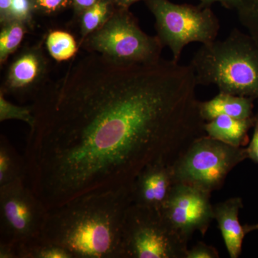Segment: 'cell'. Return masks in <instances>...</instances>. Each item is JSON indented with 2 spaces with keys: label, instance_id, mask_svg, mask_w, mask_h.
Here are the masks:
<instances>
[{
  "label": "cell",
  "instance_id": "6da1fadb",
  "mask_svg": "<svg viewBox=\"0 0 258 258\" xmlns=\"http://www.w3.org/2000/svg\"><path fill=\"white\" fill-rule=\"evenodd\" d=\"M192 68L122 63L91 52L34 99L26 181L47 210L95 190L131 185L146 166L172 164L205 134Z\"/></svg>",
  "mask_w": 258,
  "mask_h": 258
},
{
  "label": "cell",
  "instance_id": "7a4b0ae2",
  "mask_svg": "<svg viewBox=\"0 0 258 258\" xmlns=\"http://www.w3.org/2000/svg\"><path fill=\"white\" fill-rule=\"evenodd\" d=\"M132 204V184L83 194L48 210L42 237L74 258H122V227Z\"/></svg>",
  "mask_w": 258,
  "mask_h": 258
},
{
  "label": "cell",
  "instance_id": "3957f363",
  "mask_svg": "<svg viewBox=\"0 0 258 258\" xmlns=\"http://www.w3.org/2000/svg\"><path fill=\"white\" fill-rule=\"evenodd\" d=\"M189 64L198 85L258 99V42L248 32L234 28L223 40L203 44Z\"/></svg>",
  "mask_w": 258,
  "mask_h": 258
},
{
  "label": "cell",
  "instance_id": "277c9868",
  "mask_svg": "<svg viewBox=\"0 0 258 258\" xmlns=\"http://www.w3.org/2000/svg\"><path fill=\"white\" fill-rule=\"evenodd\" d=\"M246 159V148L232 147L203 134L173 161L174 181L212 193L220 189L230 171Z\"/></svg>",
  "mask_w": 258,
  "mask_h": 258
},
{
  "label": "cell",
  "instance_id": "5b68a950",
  "mask_svg": "<svg viewBox=\"0 0 258 258\" xmlns=\"http://www.w3.org/2000/svg\"><path fill=\"white\" fill-rule=\"evenodd\" d=\"M146 4L155 18L157 36L164 47H169L175 62L191 42L203 45L216 40L220 22L211 8L169 0H146Z\"/></svg>",
  "mask_w": 258,
  "mask_h": 258
},
{
  "label": "cell",
  "instance_id": "8992f818",
  "mask_svg": "<svg viewBox=\"0 0 258 258\" xmlns=\"http://www.w3.org/2000/svg\"><path fill=\"white\" fill-rule=\"evenodd\" d=\"M187 243L160 211L129 206L122 227V258H186Z\"/></svg>",
  "mask_w": 258,
  "mask_h": 258
},
{
  "label": "cell",
  "instance_id": "52a82bcc",
  "mask_svg": "<svg viewBox=\"0 0 258 258\" xmlns=\"http://www.w3.org/2000/svg\"><path fill=\"white\" fill-rule=\"evenodd\" d=\"M83 42L90 52L122 63L154 62L161 58L164 47L159 37L142 31L137 20L125 8L114 10L105 25Z\"/></svg>",
  "mask_w": 258,
  "mask_h": 258
},
{
  "label": "cell",
  "instance_id": "ba28073f",
  "mask_svg": "<svg viewBox=\"0 0 258 258\" xmlns=\"http://www.w3.org/2000/svg\"><path fill=\"white\" fill-rule=\"evenodd\" d=\"M45 205L20 179L0 186V242L21 244L42 237Z\"/></svg>",
  "mask_w": 258,
  "mask_h": 258
},
{
  "label": "cell",
  "instance_id": "9c48e42d",
  "mask_svg": "<svg viewBox=\"0 0 258 258\" xmlns=\"http://www.w3.org/2000/svg\"><path fill=\"white\" fill-rule=\"evenodd\" d=\"M211 193L183 183H174L161 208L164 218L185 240L195 232L205 235L214 218Z\"/></svg>",
  "mask_w": 258,
  "mask_h": 258
},
{
  "label": "cell",
  "instance_id": "30bf717a",
  "mask_svg": "<svg viewBox=\"0 0 258 258\" xmlns=\"http://www.w3.org/2000/svg\"><path fill=\"white\" fill-rule=\"evenodd\" d=\"M174 184L171 163L164 160L152 163L132 182V204L160 211Z\"/></svg>",
  "mask_w": 258,
  "mask_h": 258
},
{
  "label": "cell",
  "instance_id": "8fae6325",
  "mask_svg": "<svg viewBox=\"0 0 258 258\" xmlns=\"http://www.w3.org/2000/svg\"><path fill=\"white\" fill-rule=\"evenodd\" d=\"M47 71V62L38 47L23 51L10 66L3 93L25 96L33 93Z\"/></svg>",
  "mask_w": 258,
  "mask_h": 258
},
{
  "label": "cell",
  "instance_id": "7c38bea8",
  "mask_svg": "<svg viewBox=\"0 0 258 258\" xmlns=\"http://www.w3.org/2000/svg\"><path fill=\"white\" fill-rule=\"evenodd\" d=\"M243 208L242 199L232 198L214 205V218L218 224L226 249L231 258H238L242 252L246 232L239 220Z\"/></svg>",
  "mask_w": 258,
  "mask_h": 258
},
{
  "label": "cell",
  "instance_id": "4fadbf2b",
  "mask_svg": "<svg viewBox=\"0 0 258 258\" xmlns=\"http://www.w3.org/2000/svg\"><path fill=\"white\" fill-rule=\"evenodd\" d=\"M253 98L219 92L209 101L199 103L200 115L205 122L219 115H227L237 118L254 116Z\"/></svg>",
  "mask_w": 258,
  "mask_h": 258
},
{
  "label": "cell",
  "instance_id": "5bb4252c",
  "mask_svg": "<svg viewBox=\"0 0 258 258\" xmlns=\"http://www.w3.org/2000/svg\"><path fill=\"white\" fill-rule=\"evenodd\" d=\"M255 115L249 118H237L219 115L205 122L204 132L217 141L235 147H243L248 140L247 134L253 128Z\"/></svg>",
  "mask_w": 258,
  "mask_h": 258
},
{
  "label": "cell",
  "instance_id": "9a60e30c",
  "mask_svg": "<svg viewBox=\"0 0 258 258\" xmlns=\"http://www.w3.org/2000/svg\"><path fill=\"white\" fill-rule=\"evenodd\" d=\"M25 157L3 135L0 139V186L20 179H26Z\"/></svg>",
  "mask_w": 258,
  "mask_h": 258
},
{
  "label": "cell",
  "instance_id": "2e32d148",
  "mask_svg": "<svg viewBox=\"0 0 258 258\" xmlns=\"http://www.w3.org/2000/svg\"><path fill=\"white\" fill-rule=\"evenodd\" d=\"M111 5L110 0H98L96 4L80 15L82 41L88 35L101 28L109 20L114 12H112Z\"/></svg>",
  "mask_w": 258,
  "mask_h": 258
},
{
  "label": "cell",
  "instance_id": "e0dca14e",
  "mask_svg": "<svg viewBox=\"0 0 258 258\" xmlns=\"http://www.w3.org/2000/svg\"><path fill=\"white\" fill-rule=\"evenodd\" d=\"M18 258H74L67 249L42 237L18 244Z\"/></svg>",
  "mask_w": 258,
  "mask_h": 258
},
{
  "label": "cell",
  "instance_id": "ac0fdd59",
  "mask_svg": "<svg viewBox=\"0 0 258 258\" xmlns=\"http://www.w3.org/2000/svg\"><path fill=\"white\" fill-rule=\"evenodd\" d=\"M46 46L51 57L58 62L72 58L79 48L74 36L62 30H55L49 33Z\"/></svg>",
  "mask_w": 258,
  "mask_h": 258
},
{
  "label": "cell",
  "instance_id": "d6986e66",
  "mask_svg": "<svg viewBox=\"0 0 258 258\" xmlns=\"http://www.w3.org/2000/svg\"><path fill=\"white\" fill-rule=\"evenodd\" d=\"M25 24L11 21L3 25L0 33V62L5 63L8 57L20 46L25 32Z\"/></svg>",
  "mask_w": 258,
  "mask_h": 258
},
{
  "label": "cell",
  "instance_id": "ffe728a7",
  "mask_svg": "<svg viewBox=\"0 0 258 258\" xmlns=\"http://www.w3.org/2000/svg\"><path fill=\"white\" fill-rule=\"evenodd\" d=\"M18 120L32 127L35 122L32 106H21L13 104L5 98V93L0 92V121Z\"/></svg>",
  "mask_w": 258,
  "mask_h": 258
},
{
  "label": "cell",
  "instance_id": "44dd1931",
  "mask_svg": "<svg viewBox=\"0 0 258 258\" xmlns=\"http://www.w3.org/2000/svg\"><path fill=\"white\" fill-rule=\"evenodd\" d=\"M236 11L241 25L258 42V0H242Z\"/></svg>",
  "mask_w": 258,
  "mask_h": 258
},
{
  "label": "cell",
  "instance_id": "7402d4cb",
  "mask_svg": "<svg viewBox=\"0 0 258 258\" xmlns=\"http://www.w3.org/2000/svg\"><path fill=\"white\" fill-rule=\"evenodd\" d=\"M33 9H35L33 0H13L5 24L18 21L28 25L31 20Z\"/></svg>",
  "mask_w": 258,
  "mask_h": 258
},
{
  "label": "cell",
  "instance_id": "603a6c76",
  "mask_svg": "<svg viewBox=\"0 0 258 258\" xmlns=\"http://www.w3.org/2000/svg\"><path fill=\"white\" fill-rule=\"evenodd\" d=\"M72 0H33L35 9L47 14L57 13L67 8Z\"/></svg>",
  "mask_w": 258,
  "mask_h": 258
},
{
  "label": "cell",
  "instance_id": "cb8c5ba5",
  "mask_svg": "<svg viewBox=\"0 0 258 258\" xmlns=\"http://www.w3.org/2000/svg\"><path fill=\"white\" fill-rule=\"evenodd\" d=\"M218 251L213 246L199 242L186 251V258H218Z\"/></svg>",
  "mask_w": 258,
  "mask_h": 258
},
{
  "label": "cell",
  "instance_id": "d4e9b609",
  "mask_svg": "<svg viewBox=\"0 0 258 258\" xmlns=\"http://www.w3.org/2000/svg\"><path fill=\"white\" fill-rule=\"evenodd\" d=\"M254 132L249 146L246 148L247 159H250L258 164V113L254 119Z\"/></svg>",
  "mask_w": 258,
  "mask_h": 258
},
{
  "label": "cell",
  "instance_id": "484cf974",
  "mask_svg": "<svg viewBox=\"0 0 258 258\" xmlns=\"http://www.w3.org/2000/svg\"><path fill=\"white\" fill-rule=\"evenodd\" d=\"M200 5L203 8H211L215 3H220L227 9L235 10L242 0H200Z\"/></svg>",
  "mask_w": 258,
  "mask_h": 258
},
{
  "label": "cell",
  "instance_id": "4316f807",
  "mask_svg": "<svg viewBox=\"0 0 258 258\" xmlns=\"http://www.w3.org/2000/svg\"><path fill=\"white\" fill-rule=\"evenodd\" d=\"M0 258H18V244L0 242Z\"/></svg>",
  "mask_w": 258,
  "mask_h": 258
},
{
  "label": "cell",
  "instance_id": "83f0119b",
  "mask_svg": "<svg viewBox=\"0 0 258 258\" xmlns=\"http://www.w3.org/2000/svg\"><path fill=\"white\" fill-rule=\"evenodd\" d=\"M76 14L81 15L85 10L96 4L98 0H72Z\"/></svg>",
  "mask_w": 258,
  "mask_h": 258
},
{
  "label": "cell",
  "instance_id": "f1b7e54d",
  "mask_svg": "<svg viewBox=\"0 0 258 258\" xmlns=\"http://www.w3.org/2000/svg\"><path fill=\"white\" fill-rule=\"evenodd\" d=\"M12 1L13 0H0V21L2 25L6 23Z\"/></svg>",
  "mask_w": 258,
  "mask_h": 258
},
{
  "label": "cell",
  "instance_id": "f546056e",
  "mask_svg": "<svg viewBox=\"0 0 258 258\" xmlns=\"http://www.w3.org/2000/svg\"><path fill=\"white\" fill-rule=\"evenodd\" d=\"M113 4H115L118 8H125L128 9L131 5L137 3L139 0H110Z\"/></svg>",
  "mask_w": 258,
  "mask_h": 258
},
{
  "label": "cell",
  "instance_id": "4dcf8cb0",
  "mask_svg": "<svg viewBox=\"0 0 258 258\" xmlns=\"http://www.w3.org/2000/svg\"><path fill=\"white\" fill-rule=\"evenodd\" d=\"M244 230H245L246 233H249V232H252V231L258 230V224L255 225H244Z\"/></svg>",
  "mask_w": 258,
  "mask_h": 258
}]
</instances>
